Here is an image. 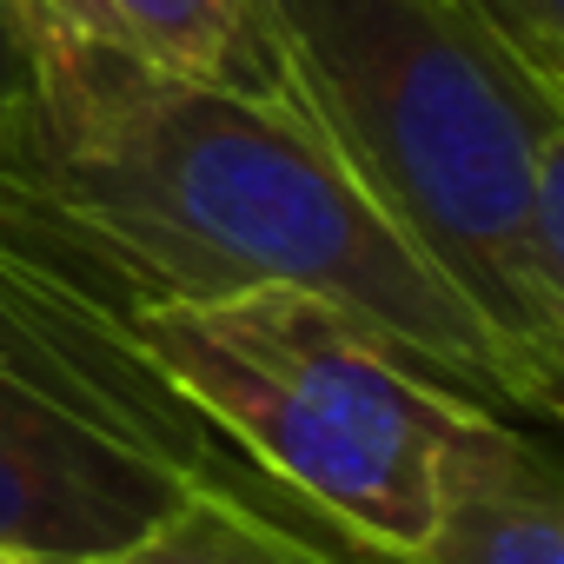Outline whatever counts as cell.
I'll return each instance as SVG.
<instances>
[{
    "label": "cell",
    "instance_id": "6da1fadb",
    "mask_svg": "<svg viewBox=\"0 0 564 564\" xmlns=\"http://www.w3.org/2000/svg\"><path fill=\"white\" fill-rule=\"evenodd\" d=\"M0 213L120 313L300 286L392 333L445 386L518 419L471 306L279 94L28 47Z\"/></svg>",
    "mask_w": 564,
    "mask_h": 564
},
{
    "label": "cell",
    "instance_id": "7a4b0ae2",
    "mask_svg": "<svg viewBox=\"0 0 564 564\" xmlns=\"http://www.w3.org/2000/svg\"><path fill=\"white\" fill-rule=\"evenodd\" d=\"M279 87L471 306L531 419L564 386V87L458 0H265Z\"/></svg>",
    "mask_w": 564,
    "mask_h": 564
},
{
    "label": "cell",
    "instance_id": "3957f363",
    "mask_svg": "<svg viewBox=\"0 0 564 564\" xmlns=\"http://www.w3.org/2000/svg\"><path fill=\"white\" fill-rule=\"evenodd\" d=\"M160 379L346 544L412 564L445 438L491 412L392 333L300 286L127 313Z\"/></svg>",
    "mask_w": 564,
    "mask_h": 564
},
{
    "label": "cell",
    "instance_id": "277c9868",
    "mask_svg": "<svg viewBox=\"0 0 564 564\" xmlns=\"http://www.w3.org/2000/svg\"><path fill=\"white\" fill-rule=\"evenodd\" d=\"M213 465L133 319L0 213V551L100 564Z\"/></svg>",
    "mask_w": 564,
    "mask_h": 564
},
{
    "label": "cell",
    "instance_id": "5b68a950",
    "mask_svg": "<svg viewBox=\"0 0 564 564\" xmlns=\"http://www.w3.org/2000/svg\"><path fill=\"white\" fill-rule=\"evenodd\" d=\"M412 564H564V478L511 412H471L432 471V518Z\"/></svg>",
    "mask_w": 564,
    "mask_h": 564
},
{
    "label": "cell",
    "instance_id": "8992f818",
    "mask_svg": "<svg viewBox=\"0 0 564 564\" xmlns=\"http://www.w3.org/2000/svg\"><path fill=\"white\" fill-rule=\"evenodd\" d=\"M21 41L54 54H100L173 80L279 94L265 0H14Z\"/></svg>",
    "mask_w": 564,
    "mask_h": 564
},
{
    "label": "cell",
    "instance_id": "52a82bcc",
    "mask_svg": "<svg viewBox=\"0 0 564 564\" xmlns=\"http://www.w3.org/2000/svg\"><path fill=\"white\" fill-rule=\"evenodd\" d=\"M100 564H386V557L346 544L339 531L300 524L286 505L259 498L226 465H213L166 505V518H153L133 544H120Z\"/></svg>",
    "mask_w": 564,
    "mask_h": 564
},
{
    "label": "cell",
    "instance_id": "ba28073f",
    "mask_svg": "<svg viewBox=\"0 0 564 564\" xmlns=\"http://www.w3.org/2000/svg\"><path fill=\"white\" fill-rule=\"evenodd\" d=\"M471 8L531 74L564 87V0H458Z\"/></svg>",
    "mask_w": 564,
    "mask_h": 564
},
{
    "label": "cell",
    "instance_id": "9c48e42d",
    "mask_svg": "<svg viewBox=\"0 0 564 564\" xmlns=\"http://www.w3.org/2000/svg\"><path fill=\"white\" fill-rule=\"evenodd\" d=\"M21 100H28V41H21L14 0H0V147L21 120Z\"/></svg>",
    "mask_w": 564,
    "mask_h": 564
},
{
    "label": "cell",
    "instance_id": "30bf717a",
    "mask_svg": "<svg viewBox=\"0 0 564 564\" xmlns=\"http://www.w3.org/2000/svg\"><path fill=\"white\" fill-rule=\"evenodd\" d=\"M0 564H54V557H34V551H0Z\"/></svg>",
    "mask_w": 564,
    "mask_h": 564
}]
</instances>
